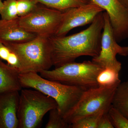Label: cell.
<instances>
[{
    "instance_id": "6da1fadb",
    "label": "cell",
    "mask_w": 128,
    "mask_h": 128,
    "mask_svg": "<svg viewBox=\"0 0 128 128\" xmlns=\"http://www.w3.org/2000/svg\"><path fill=\"white\" fill-rule=\"evenodd\" d=\"M103 12H100L87 28L76 34L49 37L53 66L56 67L74 62L82 56L99 54L104 24Z\"/></svg>"
},
{
    "instance_id": "7a4b0ae2",
    "label": "cell",
    "mask_w": 128,
    "mask_h": 128,
    "mask_svg": "<svg viewBox=\"0 0 128 128\" xmlns=\"http://www.w3.org/2000/svg\"><path fill=\"white\" fill-rule=\"evenodd\" d=\"M19 77L22 88L38 90L53 98L57 104L58 111L64 118L86 90L78 86L45 79L36 72L21 73Z\"/></svg>"
},
{
    "instance_id": "3957f363",
    "label": "cell",
    "mask_w": 128,
    "mask_h": 128,
    "mask_svg": "<svg viewBox=\"0 0 128 128\" xmlns=\"http://www.w3.org/2000/svg\"><path fill=\"white\" fill-rule=\"evenodd\" d=\"M18 56L20 74L40 73L52 66L49 37L37 35L30 41L22 43H3Z\"/></svg>"
},
{
    "instance_id": "277c9868",
    "label": "cell",
    "mask_w": 128,
    "mask_h": 128,
    "mask_svg": "<svg viewBox=\"0 0 128 128\" xmlns=\"http://www.w3.org/2000/svg\"><path fill=\"white\" fill-rule=\"evenodd\" d=\"M103 68L92 61L73 62L39 73L45 79L86 90L98 87L97 76Z\"/></svg>"
},
{
    "instance_id": "5b68a950",
    "label": "cell",
    "mask_w": 128,
    "mask_h": 128,
    "mask_svg": "<svg viewBox=\"0 0 128 128\" xmlns=\"http://www.w3.org/2000/svg\"><path fill=\"white\" fill-rule=\"evenodd\" d=\"M57 107L53 98L41 92L33 89H22L18 110V128H38L45 114Z\"/></svg>"
},
{
    "instance_id": "8992f818",
    "label": "cell",
    "mask_w": 128,
    "mask_h": 128,
    "mask_svg": "<svg viewBox=\"0 0 128 128\" xmlns=\"http://www.w3.org/2000/svg\"><path fill=\"white\" fill-rule=\"evenodd\" d=\"M117 87L98 86L86 90L75 106L64 118L71 124L86 116L101 112H107L112 105Z\"/></svg>"
},
{
    "instance_id": "52a82bcc",
    "label": "cell",
    "mask_w": 128,
    "mask_h": 128,
    "mask_svg": "<svg viewBox=\"0 0 128 128\" xmlns=\"http://www.w3.org/2000/svg\"><path fill=\"white\" fill-rule=\"evenodd\" d=\"M64 12L38 3L31 12L18 18L19 25L27 32L50 37L55 35L63 20Z\"/></svg>"
},
{
    "instance_id": "ba28073f",
    "label": "cell",
    "mask_w": 128,
    "mask_h": 128,
    "mask_svg": "<svg viewBox=\"0 0 128 128\" xmlns=\"http://www.w3.org/2000/svg\"><path fill=\"white\" fill-rule=\"evenodd\" d=\"M104 24L101 40V50L99 54L93 57L92 61L103 68L110 67L120 72L121 64L117 60L118 54L122 56H128L126 47L118 44L114 38L113 31L108 15L103 12Z\"/></svg>"
},
{
    "instance_id": "9c48e42d",
    "label": "cell",
    "mask_w": 128,
    "mask_h": 128,
    "mask_svg": "<svg viewBox=\"0 0 128 128\" xmlns=\"http://www.w3.org/2000/svg\"><path fill=\"white\" fill-rule=\"evenodd\" d=\"M104 10L90 1L87 4L64 12L63 20L55 35L65 36L74 28L92 23L100 12Z\"/></svg>"
},
{
    "instance_id": "30bf717a",
    "label": "cell",
    "mask_w": 128,
    "mask_h": 128,
    "mask_svg": "<svg viewBox=\"0 0 128 128\" xmlns=\"http://www.w3.org/2000/svg\"><path fill=\"white\" fill-rule=\"evenodd\" d=\"M108 15L117 42L128 38V9L118 0H90Z\"/></svg>"
},
{
    "instance_id": "8fae6325",
    "label": "cell",
    "mask_w": 128,
    "mask_h": 128,
    "mask_svg": "<svg viewBox=\"0 0 128 128\" xmlns=\"http://www.w3.org/2000/svg\"><path fill=\"white\" fill-rule=\"evenodd\" d=\"M18 91L0 93V128H18Z\"/></svg>"
},
{
    "instance_id": "7c38bea8",
    "label": "cell",
    "mask_w": 128,
    "mask_h": 128,
    "mask_svg": "<svg viewBox=\"0 0 128 128\" xmlns=\"http://www.w3.org/2000/svg\"><path fill=\"white\" fill-rule=\"evenodd\" d=\"M37 35L24 30L18 24V18L14 20H0V42L22 43L34 38Z\"/></svg>"
},
{
    "instance_id": "4fadbf2b",
    "label": "cell",
    "mask_w": 128,
    "mask_h": 128,
    "mask_svg": "<svg viewBox=\"0 0 128 128\" xmlns=\"http://www.w3.org/2000/svg\"><path fill=\"white\" fill-rule=\"evenodd\" d=\"M17 70L9 66L0 58V93L22 89Z\"/></svg>"
},
{
    "instance_id": "5bb4252c",
    "label": "cell",
    "mask_w": 128,
    "mask_h": 128,
    "mask_svg": "<svg viewBox=\"0 0 128 128\" xmlns=\"http://www.w3.org/2000/svg\"><path fill=\"white\" fill-rule=\"evenodd\" d=\"M112 105L128 118V80L121 82L117 87Z\"/></svg>"
},
{
    "instance_id": "9a60e30c",
    "label": "cell",
    "mask_w": 128,
    "mask_h": 128,
    "mask_svg": "<svg viewBox=\"0 0 128 128\" xmlns=\"http://www.w3.org/2000/svg\"><path fill=\"white\" fill-rule=\"evenodd\" d=\"M119 73L118 71L110 67L104 68L97 76L98 86L111 88L118 86L121 82Z\"/></svg>"
},
{
    "instance_id": "2e32d148",
    "label": "cell",
    "mask_w": 128,
    "mask_h": 128,
    "mask_svg": "<svg viewBox=\"0 0 128 128\" xmlns=\"http://www.w3.org/2000/svg\"><path fill=\"white\" fill-rule=\"evenodd\" d=\"M48 7L64 12L87 4L90 0H33Z\"/></svg>"
},
{
    "instance_id": "e0dca14e",
    "label": "cell",
    "mask_w": 128,
    "mask_h": 128,
    "mask_svg": "<svg viewBox=\"0 0 128 128\" xmlns=\"http://www.w3.org/2000/svg\"><path fill=\"white\" fill-rule=\"evenodd\" d=\"M49 112L48 120L45 126V128H71V124L65 119L57 108L52 109Z\"/></svg>"
},
{
    "instance_id": "ac0fdd59",
    "label": "cell",
    "mask_w": 128,
    "mask_h": 128,
    "mask_svg": "<svg viewBox=\"0 0 128 128\" xmlns=\"http://www.w3.org/2000/svg\"><path fill=\"white\" fill-rule=\"evenodd\" d=\"M104 112L83 117L71 124L72 128H97L98 121Z\"/></svg>"
},
{
    "instance_id": "d6986e66",
    "label": "cell",
    "mask_w": 128,
    "mask_h": 128,
    "mask_svg": "<svg viewBox=\"0 0 128 128\" xmlns=\"http://www.w3.org/2000/svg\"><path fill=\"white\" fill-rule=\"evenodd\" d=\"M107 114L114 128H128V118L112 105Z\"/></svg>"
},
{
    "instance_id": "ffe728a7",
    "label": "cell",
    "mask_w": 128,
    "mask_h": 128,
    "mask_svg": "<svg viewBox=\"0 0 128 128\" xmlns=\"http://www.w3.org/2000/svg\"><path fill=\"white\" fill-rule=\"evenodd\" d=\"M3 3V8L0 13L1 19L9 20L18 18L16 0H5Z\"/></svg>"
},
{
    "instance_id": "44dd1931",
    "label": "cell",
    "mask_w": 128,
    "mask_h": 128,
    "mask_svg": "<svg viewBox=\"0 0 128 128\" xmlns=\"http://www.w3.org/2000/svg\"><path fill=\"white\" fill-rule=\"evenodd\" d=\"M18 17L24 16L31 12L38 3L33 0H16Z\"/></svg>"
},
{
    "instance_id": "7402d4cb",
    "label": "cell",
    "mask_w": 128,
    "mask_h": 128,
    "mask_svg": "<svg viewBox=\"0 0 128 128\" xmlns=\"http://www.w3.org/2000/svg\"><path fill=\"white\" fill-rule=\"evenodd\" d=\"M15 55V53L4 44L0 42V58L9 63Z\"/></svg>"
},
{
    "instance_id": "603a6c76",
    "label": "cell",
    "mask_w": 128,
    "mask_h": 128,
    "mask_svg": "<svg viewBox=\"0 0 128 128\" xmlns=\"http://www.w3.org/2000/svg\"><path fill=\"white\" fill-rule=\"evenodd\" d=\"M114 128L107 112L103 114L98 121L97 128Z\"/></svg>"
},
{
    "instance_id": "cb8c5ba5",
    "label": "cell",
    "mask_w": 128,
    "mask_h": 128,
    "mask_svg": "<svg viewBox=\"0 0 128 128\" xmlns=\"http://www.w3.org/2000/svg\"><path fill=\"white\" fill-rule=\"evenodd\" d=\"M122 5L128 9V0H118Z\"/></svg>"
},
{
    "instance_id": "d4e9b609",
    "label": "cell",
    "mask_w": 128,
    "mask_h": 128,
    "mask_svg": "<svg viewBox=\"0 0 128 128\" xmlns=\"http://www.w3.org/2000/svg\"><path fill=\"white\" fill-rule=\"evenodd\" d=\"M3 5H4V3H3V2H2V0H0V13L3 8Z\"/></svg>"
},
{
    "instance_id": "484cf974",
    "label": "cell",
    "mask_w": 128,
    "mask_h": 128,
    "mask_svg": "<svg viewBox=\"0 0 128 128\" xmlns=\"http://www.w3.org/2000/svg\"><path fill=\"white\" fill-rule=\"evenodd\" d=\"M126 49L128 50V46H127V47H126Z\"/></svg>"
}]
</instances>
